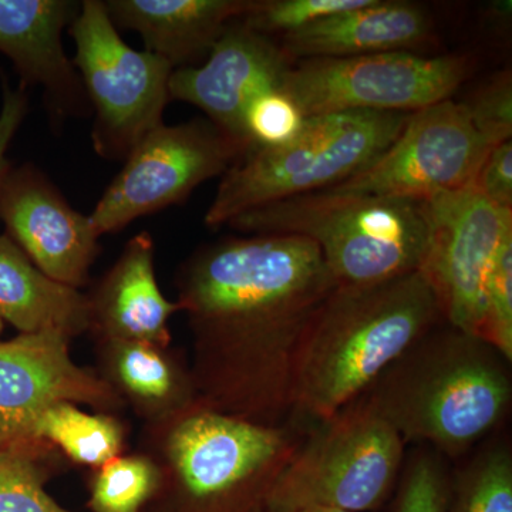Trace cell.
Masks as SVG:
<instances>
[{
	"label": "cell",
	"mask_w": 512,
	"mask_h": 512,
	"mask_svg": "<svg viewBox=\"0 0 512 512\" xmlns=\"http://www.w3.org/2000/svg\"><path fill=\"white\" fill-rule=\"evenodd\" d=\"M175 286L200 402L265 426L291 421L299 342L338 286L316 244L288 234L221 239L180 266Z\"/></svg>",
	"instance_id": "1"
},
{
	"label": "cell",
	"mask_w": 512,
	"mask_h": 512,
	"mask_svg": "<svg viewBox=\"0 0 512 512\" xmlns=\"http://www.w3.org/2000/svg\"><path fill=\"white\" fill-rule=\"evenodd\" d=\"M443 322L419 271L383 284L336 286L299 342L293 419L312 424L335 416Z\"/></svg>",
	"instance_id": "2"
},
{
	"label": "cell",
	"mask_w": 512,
	"mask_h": 512,
	"mask_svg": "<svg viewBox=\"0 0 512 512\" xmlns=\"http://www.w3.org/2000/svg\"><path fill=\"white\" fill-rule=\"evenodd\" d=\"M511 362L443 322L410 346L365 393L404 443L446 458L466 456L510 412Z\"/></svg>",
	"instance_id": "3"
},
{
	"label": "cell",
	"mask_w": 512,
	"mask_h": 512,
	"mask_svg": "<svg viewBox=\"0 0 512 512\" xmlns=\"http://www.w3.org/2000/svg\"><path fill=\"white\" fill-rule=\"evenodd\" d=\"M308 426L296 419L265 426L200 400L147 423L143 454L161 483L144 512H265Z\"/></svg>",
	"instance_id": "4"
},
{
	"label": "cell",
	"mask_w": 512,
	"mask_h": 512,
	"mask_svg": "<svg viewBox=\"0 0 512 512\" xmlns=\"http://www.w3.org/2000/svg\"><path fill=\"white\" fill-rule=\"evenodd\" d=\"M228 225L311 239L338 286L383 284L419 271L427 235L420 202L330 190L272 202Z\"/></svg>",
	"instance_id": "5"
},
{
	"label": "cell",
	"mask_w": 512,
	"mask_h": 512,
	"mask_svg": "<svg viewBox=\"0 0 512 512\" xmlns=\"http://www.w3.org/2000/svg\"><path fill=\"white\" fill-rule=\"evenodd\" d=\"M410 114L345 111L306 117L291 141L255 148L222 174L205 225L218 229L272 202L343 183L390 147Z\"/></svg>",
	"instance_id": "6"
},
{
	"label": "cell",
	"mask_w": 512,
	"mask_h": 512,
	"mask_svg": "<svg viewBox=\"0 0 512 512\" xmlns=\"http://www.w3.org/2000/svg\"><path fill=\"white\" fill-rule=\"evenodd\" d=\"M404 460L402 436L359 397L330 419L309 424L265 512L379 511L396 490Z\"/></svg>",
	"instance_id": "7"
},
{
	"label": "cell",
	"mask_w": 512,
	"mask_h": 512,
	"mask_svg": "<svg viewBox=\"0 0 512 512\" xmlns=\"http://www.w3.org/2000/svg\"><path fill=\"white\" fill-rule=\"evenodd\" d=\"M72 60L94 113L93 148L106 160H126L163 124L174 69L153 53L121 39L101 0H84L69 26Z\"/></svg>",
	"instance_id": "8"
},
{
	"label": "cell",
	"mask_w": 512,
	"mask_h": 512,
	"mask_svg": "<svg viewBox=\"0 0 512 512\" xmlns=\"http://www.w3.org/2000/svg\"><path fill=\"white\" fill-rule=\"evenodd\" d=\"M471 72L473 62L464 55L387 52L296 60L282 92L305 117L345 111L416 113L451 99Z\"/></svg>",
	"instance_id": "9"
},
{
	"label": "cell",
	"mask_w": 512,
	"mask_h": 512,
	"mask_svg": "<svg viewBox=\"0 0 512 512\" xmlns=\"http://www.w3.org/2000/svg\"><path fill=\"white\" fill-rule=\"evenodd\" d=\"M245 154L241 144L208 119L161 124L128 154L89 215L97 237L181 204L198 185L224 174Z\"/></svg>",
	"instance_id": "10"
},
{
	"label": "cell",
	"mask_w": 512,
	"mask_h": 512,
	"mask_svg": "<svg viewBox=\"0 0 512 512\" xmlns=\"http://www.w3.org/2000/svg\"><path fill=\"white\" fill-rule=\"evenodd\" d=\"M490 150L466 106L448 99L410 114L383 154L328 190L423 202L471 187Z\"/></svg>",
	"instance_id": "11"
},
{
	"label": "cell",
	"mask_w": 512,
	"mask_h": 512,
	"mask_svg": "<svg viewBox=\"0 0 512 512\" xmlns=\"http://www.w3.org/2000/svg\"><path fill=\"white\" fill-rule=\"evenodd\" d=\"M420 207L427 235L419 272L444 322L477 338L485 284L501 241L512 229V210L471 187L437 195Z\"/></svg>",
	"instance_id": "12"
},
{
	"label": "cell",
	"mask_w": 512,
	"mask_h": 512,
	"mask_svg": "<svg viewBox=\"0 0 512 512\" xmlns=\"http://www.w3.org/2000/svg\"><path fill=\"white\" fill-rule=\"evenodd\" d=\"M70 342L59 332L20 333L0 342V441L32 439L37 417L53 404L107 414L126 406L103 377L74 362Z\"/></svg>",
	"instance_id": "13"
},
{
	"label": "cell",
	"mask_w": 512,
	"mask_h": 512,
	"mask_svg": "<svg viewBox=\"0 0 512 512\" xmlns=\"http://www.w3.org/2000/svg\"><path fill=\"white\" fill-rule=\"evenodd\" d=\"M6 235L53 281L80 289L100 254L89 215L80 214L33 164H10L0 177Z\"/></svg>",
	"instance_id": "14"
},
{
	"label": "cell",
	"mask_w": 512,
	"mask_h": 512,
	"mask_svg": "<svg viewBox=\"0 0 512 512\" xmlns=\"http://www.w3.org/2000/svg\"><path fill=\"white\" fill-rule=\"evenodd\" d=\"M295 60L279 42L235 20L200 66L174 70L170 99L184 101L207 114L208 120L249 153L245 110L255 97L282 89Z\"/></svg>",
	"instance_id": "15"
},
{
	"label": "cell",
	"mask_w": 512,
	"mask_h": 512,
	"mask_svg": "<svg viewBox=\"0 0 512 512\" xmlns=\"http://www.w3.org/2000/svg\"><path fill=\"white\" fill-rule=\"evenodd\" d=\"M80 3L69 0H0V53L15 66L20 86L43 89L53 119L93 113L80 74L63 46Z\"/></svg>",
	"instance_id": "16"
},
{
	"label": "cell",
	"mask_w": 512,
	"mask_h": 512,
	"mask_svg": "<svg viewBox=\"0 0 512 512\" xmlns=\"http://www.w3.org/2000/svg\"><path fill=\"white\" fill-rule=\"evenodd\" d=\"M153 237L141 232L127 242L116 264L90 295V330L97 339L134 340L170 348V319L181 312L158 286Z\"/></svg>",
	"instance_id": "17"
},
{
	"label": "cell",
	"mask_w": 512,
	"mask_h": 512,
	"mask_svg": "<svg viewBox=\"0 0 512 512\" xmlns=\"http://www.w3.org/2000/svg\"><path fill=\"white\" fill-rule=\"evenodd\" d=\"M426 8L404 0H367L308 28L281 37L279 45L295 60L342 59L387 52H416L433 37Z\"/></svg>",
	"instance_id": "18"
},
{
	"label": "cell",
	"mask_w": 512,
	"mask_h": 512,
	"mask_svg": "<svg viewBox=\"0 0 512 512\" xmlns=\"http://www.w3.org/2000/svg\"><path fill=\"white\" fill-rule=\"evenodd\" d=\"M252 0H107L116 28L143 37L147 52L164 59L174 70L195 67L235 20L251 8Z\"/></svg>",
	"instance_id": "19"
},
{
	"label": "cell",
	"mask_w": 512,
	"mask_h": 512,
	"mask_svg": "<svg viewBox=\"0 0 512 512\" xmlns=\"http://www.w3.org/2000/svg\"><path fill=\"white\" fill-rule=\"evenodd\" d=\"M0 320L20 333L59 332L70 339L90 330L89 298L59 284L10 239L0 235Z\"/></svg>",
	"instance_id": "20"
},
{
	"label": "cell",
	"mask_w": 512,
	"mask_h": 512,
	"mask_svg": "<svg viewBox=\"0 0 512 512\" xmlns=\"http://www.w3.org/2000/svg\"><path fill=\"white\" fill-rule=\"evenodd\" d=\"M99 352L100 376L147 423L200 400L190 366L168 348L134 340L99 339Z\"/></svg>",
	"instance_id": "21"
},
{
	"label": "cell",
	"mask_w": 512,
	"mask_h": 512,
	"mask_svg": "<svg viewBox=\"0 0 512 512\" xmlns=\"http://www.w3.org/2000/svg\"><path fill=\"white\" fill-rule=\"evenodd\" d=\"M30 437L52 444L70 463L94 470L120 456L124 426L114 414L87 413L77 404L57 403L37 417Z\"/></svg>",
	"instance_id": "22"
},
{
	"label": "cell",
	"mask_w": 512,
	"mask_h": 512,
	"mask_svg": "<svg viewBox=\"0 0 512 512\" xmlns=\"http://www.w3.org/2000/svg\"><path fill=\"white\" fill-rule=\"evenodd\" d=\"M60 461L46 441H0V512H69L46 491Z\"/></svg>",
	"instance_id": "23"
},
{
	"label": "cell",
	"mask_w": 512,
	"mask_h": 512,
	"mask_svg": "<svg viewBox=\"0 0 512 512\" xmlns=\"http://www.w3.org/2000/svg\"><path fill=\"white\" fill-rule=\"evenodd\" d=\"M447 512H512L510 441L491 440L453 473Z\"/></svg>",
	"instance_id": "24"
},
{
	"label": "cell",
	"mask_w": 512,
	"mask_h": 512,
	"mask_svg": "<svg viewBox=\"0 0 512 512\" xmlns=\"http://www.w3.org/2000/svg\"><path fill=\"white\" fill-rule=\"evenodd\" d=\"M160 483V470L146 454L119 456L94 468L87 507L92 512H144Z\"/></svg>",
	"instance_id": "25"
},
{
	"label": "cell",
	"mask_w": 512,
	"mask_h": 512,
	"mask_svg": "<svg viewBox=\"0 0 512 512\" xmlns=\"http://www.w3.org/2000/svg\"><path fill=\"white\" fill-rule=\"evenodd\" d=\"M453 473L433 448H414L404 460L392 512H447Z\"/></svg>",
	"instance_id": "26"
},
{
	"label": "cell",
	"mask_w": 512,
	"mask_h": 512,
	"mask_svg": "<svg viewBox=\"0 0 512 512\" xmlns=\"http://www.w3.org/2000/svg\"><path fill=\"white\" fill-rule=\"evenodd\" d=\"M477 338L512 362V229L504 235L488 274Z\"/></svg>",
	"instance_id": "27"
},
{
	"label": "cell",
	"mask_w": 512,
	"mask_h": 512,
	"mask_svg": "<svg viewBox=\"0 0 512 512\" xmlns=\"http://www.w3.org/2000/svg\"><path fill=\"white\" fill-rule=\"evenodd\" d=\"M365 3L367 0H252L241 20L261 35L282 37Z\"/></svg>",
	"instance_id": "28"
},
{
	"label": "cell",
	"mask_w": 512,
	"mask_h": 512,
	"mask_svg": "<svg viewBox=\"0 0 512 512\" xmlns=\"http://www.w3.org/2000/svg\"><path fill=\"white\" fill-rule=\"evenodd\" d=\"M305 119L302 111L282 89L255 97L248 104L244 117L252 150L288 143L301 131Z\"/></svg>",
	"instance_id": "29"
},
{
	"label": "cell",
	"mask_w": 512,
	"mask_h": 512,
	"mask_svg": "<svg viewBox=\"0 0 512 512\" xmlns=\"http://www.w3.org/2000/svg\"><path fill=\"white\" fill-rule=\"evenodd\" d=\"M478 133L491 148L511 140L512 82L510 70L497 73L463 101Z\"/></svg>",
	"instance_id": "30"
},
{
	"label": "cell",
	"mask_w": 512,
	"mask_h": 512,
	"mask_svg": "<svg viewBox=\"0 0 512 512\" xmlns=\"http://www.w3.org/2000/svg\"><path fill=\"white\" fill-rule=\"evenodd\" d=\"M471 188L498 207L512 210L511 140L504 141L488 151Z\"/></svg>",
	"instance_id": "31"
},
{
	"label": "cell",
	"mask_w": 512,
	"mask_h": 512,
	"mask_svg": "<svg viewBox=\"0 0 512 512\" xmlns=\"http://www.w3.org/2000/svg\"><path fill=\"white\" fill-rule=\"evenodd\" d=\"M2 109H0V177L10 167L6 154L13 138L18 133L29 110V97L25 87L12 89L8 82H3Z\"/></svg>",
	"instance_id": "32"
},
{
	"label": "cell",
	"mask_w": 512,
	"mask_h": 512,
	"mask_svg": "<svg viewBox=\"0 0 512 512\" xmlns=\"http://www.w3.org/2000/svg\"><path fill=\"white\" fill-rule=\"evenodd\" d=\"M285 512H345L339 510H329V508H301V510H292Z\"/></svg>",
	"instance_id": "33"
},
{
	"label": "cell",
	"mask_w": 512,
	"mask_h": 512,
	"mask_svg": "<svg viewBox=\"0 0 512 512\" xmlns=\"http://www.w3.org/2000/svg\"><path fill=\"white\" fill-rule=\"evenodd\" d=\"M3 330H5V323H3L2 320H0V333H2Z\"/></svg>",
	"instance_id": "34"
}]
</instances>
